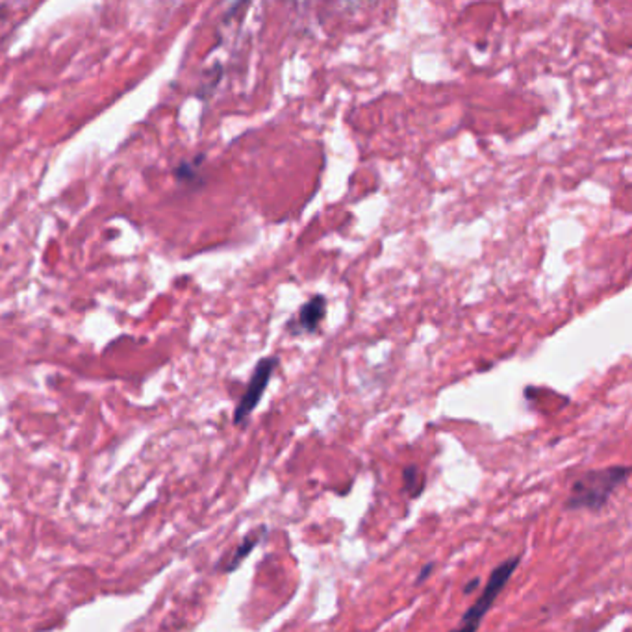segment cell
<instances>
[{
	"label": "cell",
	"instance_id": "obj_1",
	"mask_svg": "<svg viewBox=\"0 0 632 632\" xmlns=\"http://www.w3.org/2000/svg\"><path fill=\"white\" fill-rule=\"evenodd\" d=\"M628 465H610L606 469L586 471L573 481L570 495L565 499L568 510H591L599 512L612 493L628 479Z\"/></svg>",
	"mask_w": 632,
	"mask_h": 632
},
{
	"label": "cell",
	"instance_id": "obj_2",
	"mask_svg": "<svg viewBox=\"0 0 632 632\" xmlns=\"http://www.w3.org/2000/svg\"><path fill=\"white\" fill-rule=\"evenodd\" d=\"M519 562H521V556L516 554V556H510V558L504 560L502 564H499L495 570L491 571L490 579H488L486 586H484V590H482V593L475 601V605L469 606V608L464 612V616L460 619L458 627H455L451 632L479 631L482 619H484V616L490 612V608L493 606V603H495V599L502 591V588L507 586L508 580L512 579L514 571L517 570Z\"/></svg>",
	"mask_w": 632,
	"mask_h": 632
},
{
	"label": "cell",
	"instance_id": "obj_3",
	"mask_svg": "<svg viewBox=\"0 0 632 632\" xmlns=\"http://www.w3.org/2000/svg\"><path fill=\"white\" fill-rule=\"evenodd\" d=\"M278 360L275 356H267V358H261L260 362L254 367V371L251 375V380L247 384L245 393L241 395L238 406H235L234 412V423L241 425L245 421L254 408L258 406V402L261 401V395L266 393L267 386H269V380H271L273 373H275V367H277Z\"/></svg>",
	"mask_w": 632,
	"mask_h": 632
},
{
	"label": "cell",
	"instance_id": "obj_4",
	"mask_svg": "<svg viewBox=\"0 0 632 632\" xmlns=\"http://www.w3.org/2000/svg\"><path fill=\"white\" fill-rule=\"evenodd\" d=\"M324 315H327V297L314 295L308 303L301 306L295 321L289 323V330L293 334H314L317 332L319 324L323 323Z\"/></svg>",
	"mask_w": 632,
	"mask_h": 632
},
{
	"label": "cell",
	"instance_id": "obj_5",
	"mask_svg": "<svg viewBox=\"0 0 632 632\" xmlns=\"http://www.w3.org/2000/svg\"><path fill=\"white\" fill-rule=\"evenodd\" d=\"M263 534H266V527L256 528V530H252V533L249 534V536H245V538H243V542H241V544L238 545V547H235L234 553L230 554V558L226 560V564H223V570H225L226 573H230V571H234L235 568H238V565H240L241 562H243V560H245L247 556H249V554L252 553V549H254L258 544H260V540H261V536H263Z\"/></svg>",
	"mask_w": 632,
	"mask_h": 632
},
{
	"label": "cell",
	"instance_id": "obj_6",
	"mask_svg": "<svg viewBox=\"0 0 632 632\" xmlns=\"http://www.w3.org/2000/svg\"><path fill=\"white\" fill-rule=\"evenodd\" d=\"M402 476H404V486H406L410 497H412V499L419 497V493H421L425 488V482L418 467H415V465H408V467H404V471H402Z\"/></svg>",
	"mask_w": 632,
	"mask_h": 632
},
{
	"label": "cell",
	"instance_id": "obj_7",
	"mask_svg": "<svg viewBox=\"0 0 632 632\" xmlns=\"http://www.w3.org/2000/svg\"><path fill=\"white\" fill-rule=\"evenodd\" d=\"M200 163L193 162H182L178 163L177 169H174V174H177L178 180H182V182H193L195 178H197V167H199Z\"/></svg>",
	"mask_w": 632,
	"mask_h": 632
},
{
	"label": "cell",
	"instance_id": "obj_8",
	"mask_svg": "<svg viewBox=\"0 0 632 632\" xmlns=\"http://www.w3.org/2000/svg\"><path fill=\"white\" fill-rule=\"evenodd\" d=\"M432 568H434V564H429V565H427V568H423V570H421V573H419L418 580H415V584H421V582H423L425 579H429V575H430V571H432Z\"/></svg>",
	"mask_w": 632,
	"mask_h": 632
},
{
	"label": "cell",
	"instance_id": "obj_9",
	"mask_svg": "<svg viewBox=\"0 0 632 632\" xmlns=\"http://www.w3.org/2000/svg\"><path fill=\"white\" fill-rule=\"evenodd\" d=\"M479 582H481V579H475V580H471V582H467L464 588V593H471V591L475 590V586L479 584Z\"/></svg>",
	"mask_w": 632,
	"mask_h": 632
}]
</instances>
